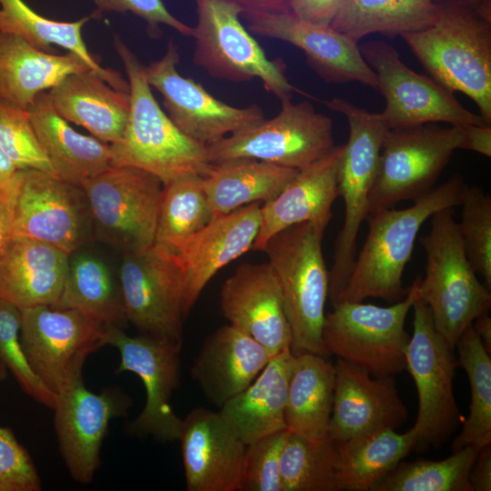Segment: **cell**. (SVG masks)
<instances>
[{"label":"cell","mask_w":491,"mask_h":491,"mask_svg":"<svg viewBox=\"0 0 491 491\" xmlns=\"http://www.w3.org/2000/svg\"><path fill=\"white\" fill-rule=\"evenodd\" d=\"M466 185L456 174L408 207L370 215L366 242L336 303L363 302L368 297L392 304L402 300L408 292L402 285L403 273L420 228L435 213L460 205Z\"/></svg>","instance_id":"1"},{"label":"cell","mask_w":491,"mask_h":491,"mask_svg":"<svg viewBox=\"0 0 491 491\" xmlns=\"http://www.w3.org/2000/svg\"><path fill=\"white\" fill-rule=\"evenodd\" d=\"M436 5L429 26L401 37L431 78L468 96L491 125V19L462 5Z\"/></svg>","instance_id":"2"},{"label":"cell","mask_w":491,"mask_h":491,"mask_svg":"<svg viewBox=\"0 0 491 491\" xmlns=\"http://www.w3.org/2000/svg\"><path fill=\"white\" fill-rule=\"evenodd\" d=\"M114 45L128 77L130 110L121 137L110 144L111 165L145 170L163 185L185 175H205L212 165L206 146L185 135L164 113L135 54L117 36Z\"/></svg>","instance_id":"3"},{"label":"cell","mask_w":491,"mask_h":491,"mask_svg":"<svg viewBox=\"0 0 491 491\" xmlns=\"http://www.w3.org/2000/svg\"><path fill=\"white\" fill-rule=\"evenodd\" d=\"M328 224H296L270 237L262 249L281 287L295 356L310 353L330 356L323 343L329 271L322 240Z\"/></svg>","instance_id":"4"},{"label":"cell","mask_w":491,"mask_h":491,"mask_svg":"<svg viewBox=\"0 0 491 491\" xmlns=\"http://www.w3.org/2000/svg\"><path fill=\"white\" fill-rule=\"evenodd\" d=\"M430 218V231L419 240L426 266L425 277H418V298L428 306L437 333L455 349L465 329L489 312L491 293L466 257L454 208Z\"/></svg>","instance_id":"5"},{"label":"cell","mask_w":491,"mask_h":491,"mask_svg":"<svg viewBox=\"0 0 491 491\" xmlns=\"http://www.w3.org/2000/svg\"><path fill=\"white\" fill-rule=\"evenodd\" d=\"M326 105L344 115L349 135L339 162L337 191L345 203V220L336 239L329 270L328 298L332 306L344 290L356 257V238L368 216L369 199L379 163L384 136L388 128L380 113H372L339 97Z\"/></svg>","instance_id":"6"},{"label":"cell","mask_w":491,"mask_h":491,"mask_svg":"<svg viewBox=\"0 0 491 491\" xmlns=\"http://www.w3.org/2000/svg\"><path fill=\"white\" fill-rule=\"evenodd\" d=\"M418 296L417 277L406 296L389 306L336 303L333 311L325 316L326 350L330 356L358 366L374 376H396L405 371L410 338L405 322Z\"/></svg>","instance_id":"7"},{"label":"cell","mask_w":491,"mask_h":491,"mask_svg":"<svg viewBox=\"0 0 491 491\" xmlns=\"http://www.w3.org/2000/svg\"><path fill=\"white\" fill-rule=\"evenodd\" d=\"M12 235L51 245L67 255L94 238L89 203L82 186L38 169H18L2 189Z\"/></svg>","instance_id":"8"},{"label":"cell","mask_w":491,"mask_h":491,"mask_svg":"<svg viewBox=\"0 0 491 491\" xmlns=\"http://www.w3.org/2000/svg\"><path fill=\"white\" fill-rule=\"evenodd\" d=\"M193 62L214 78L232 82L261 80L280 101L297 92L286 76L281 60L268 59L243 25L240 7L231 0H194Z\"/></svg>","instance_id":"9"},{"label":"cell","mask_w":491,"mask_h":491,"mask_svg":"<svg viewBox=\"0 0 491 491\" xmlns=\"http://www.w3.org/2000/svg\"><path fill=\"white\" fill-rule=\"evenodd\" d=\"M87 197L94 238L123 255L153 246L163 183L152 173L110 165L82 184Z\"/></svg>","instance_id":"10"},{"label":"cell","mask_w":491,"mask_h":491,"mask_svg":"<svg viewBox=\"0 0 491 491\" xmlns=\"http://www.w3.org/2000/svg\"><path fill=\"white\" fill-rule=\"evenodd\" d=\"M463 142L464 133L456 125L425 124L388 129L370 194L368 216L428 193L455 150L462 149Z\"/></svg>","instance_id":"11"},{"label":"cell","mask_w":491,"mask_h":491,"mask_svg":"<svg viewBox=\"0 0 491 491\" xmlns=\"http://www.w3.org/2000/svg\"><path fill=\"white\" fill-rule=\"evenodd\" d=\"M336 146L332 119L308 101L281 100L278 114L208 145L210 163L247 157L302 169Z\"/></svg>","instance_id":"12"},{"label":"cell","mask_w":491,"mask_h":491,"mask_svg":"<svg viewBox=\"0 0 491 491\" xmlns=\"http://www.w3.org/2000/svg\"><path fill=\"white\" fill-rule=\"evenodd\" d=\"M414 309L413 334L406 353V370L418 396L416 420L411 428L414 449L439 448L456 431L461 415L453 391L457 358L434 326L428 306L419 298Z\"/></svg>","instance_id":"13"},{"label":"cell","mask_w":491,"mask_h":491,"mask_svg":"<svg viewBox=\"0 0 491 491\" xmlns=\"http://www.w3.org/2000/svg\"><path fill=\"white\" fill-rule=\"evenodd\" d=\"M26 359L55 395L82 378L87 356L105 346V326L74 310L39 306L21 310Z\"/></svg>","instance_id":"14"},{"label":"cell","mask_w":491,"mask_h":491,"mask_svg":"<svg viewBox=\"0 0 491 491\" xmlns=\"http://www.w3.org/2000/svg\"><path fill=\"white\" fill-rule=\"evenodd\" d=\"M359 49L376 76L386 102L380 115L388 129L438 122L456 126L488 125L464 107L454 93L406 65L390 44L374 40Z\"/></svg>","instance_id":"15"},{"label":"cell","mask_w":491,"mask_h":491,"mask_svg":"<svg viewBox=\"0 0 491 491\" xmlns=\"http://www.w3.org/2000/svg\"><path fill=\"white\" fill-rule=\"evenodd\" d=\"M118 280L128 322L141 335L182 346L184 277L177 258L153 246L125 254Z\"/></svg>","instance_id":"16"},{"label":"cell","mask_w":491,"mask_h":491,"mask_svg":"<svg viewBox=\"0 0 491 491\" xmlns=\"http://www.w3.org/2000/svg\"><path fill=\"white\" fill-rule=\"evenodd\" d=\"M179 59L178 47L170 40L165 55L145 66V75L148 85L162 95L168 117L185 135L206 146L265 119L259 105H227L180 75Z\"/></svg>","instance_id":"17"},{"label":"cell","mask_w":491,"mask_h":491,"mask_svg":"<svg viewBox=\"0 0 491 491\" xmlns=\"http://www.w3.org/2000/svg\"><path fill=\"white\" fill-rule=\"evenodd\" d=\"M105 343L117 348V372L135 374L143 382L146 399L139 416L127 426L135 436H151L156 440H178L182 419L169 401L181 379L182 346L139 335L130 336L119 327L105 326Z\"/></svg>","instance_id":"18"},{"label":"cell","mask_w":491,"mask_h":491,"mask_svg":"<svg viewBox=\"0 0 491 491\" xmlns=\"http://www.w3.org/2000/svg\"><path fill=\"white\" fill-rule=\"evenodd\" d=\"M131 404L130 397L118 388H106L100 394L88 390L83 377L57 395L55 434L61 456L76 482L93 480L109 423L126 416Z\"/></svg>","instance_id":"19"},{"label":"cell","mask_w":491,"mask_h":491,"mask_svg":"<svg viewBox=\"0 0 491 491\" xmlns=\"http://www.w3.org/2000/svg\"><path fill=\"white\" fill-rule=\"evenodd\" d=\"M241 17L250 32L300 48L307 63L326 83L356 81L377 89L374 71L357 43L330 25L313 24L290 14L246 12Z\"/></svg>","instance_id":"20"},{"label":"cell","mask_w":491,"mask_h":491,"mask_svg":"<svg viewBox=\"0 0 491 491\" xmlns=\"http://www.w3.org/2000/svg\"><path fill=\"white\" fill-rule=\"evenodd\" d=\"M329 438L336 443L406 423L408 410L398 395L395 376H374L336 358Z\"/></svg>","instance_id":"21"},{"label":"cell","mask_w":491,"mask_h":491,"mask_svg":"<svg viewBox=\"0 0 491 491\" xmlns=\"http://www.w3.org/2000/svg\"><path fill=\"white\" fill-rule=\"evenodd\" d=\"M220 306L230 325L256 340L272 357L291 350L282 291L269 263L240 265L221 288Z\"/></svg>","instance_id":"22"},{"label":"cell","mask_w":491,"mask_h":491,"mask_svg":"<svg viewBox=\"0 0 491 491\" xmlns=\"http://www.w3.org/2000/svg\"><path fill=\"white\" fill-rule=\"evenodd\" d=\"M178 440L187 491L239 490L246 446L218 412L192 410Z\"/></svg>","instance_id":"23"},{"label":"cell","mask_w":491,"mask_h":491,"mask_svg":"<svg viewBox=\"0 0 491 491\" xmlns=\"http://www.w3.org/2000/svg\"><path fill=\"white\" fill-rule=\"evenodd\" d=\"M260 208L261 203L256 202L213 218L184 244L176 256L184 277V318L211 278L252 249L259 230Z\"/></svg>","instance_id":"24"},{"label":"cell","mask_w":491,"mask_h":491,"mask_svg":"<svg viewBox=\"0 0 491 491\" xmlns=\"http://www.w3.org/2000/svg\"><path fill=\"white\" fill-rule=\"evenodd\" d=\"M344 145L299 169L295 177L273 200L260 208V225L251 250L264 248L278 232L302 222L329 223L332 205L338 196L337 171Z\"/></svg>","instance_id":"25"},{"label":"cell","mask_w":491,"mask_h":491,"mask_svg":"<svg viewBox=\"0 0 491 491\" xmlns=\"http://www.w3.org/2000/svg\"><path fill=\"white\" fill-rule=\"evenodd\" d=\"M271 357L256 340L229 324L205 340L191 376L206 398L222 406L246 388Z\"/></svg>","instance_id":"26"},{"label":"cell","mask_w":491,"mask_h":491,"mask_svg":"<svg viewBox=\"0 0 491 491\" xmlns=\"http://www.w3.org/2000/svg\"><path fill=\"white\" fill-rule=\"evenodd\" d=\"M69 255L48 245L12 235L0 258V298L20 310L54 306L66 277Z\"/></svg>","instance_id":"27"},{"label":"cell","mask_w":491,"mask_h":491,"mask_svg":"<svg viewBox=\"0 0 491 491\" xmlns=\"http://www.w3.org/2000/svg\"><path fill=\"white\" fill-rule=\"evenodd\" d=\"M26 111L56 177L82 186L111 165L110 145L72 128L56 112L46 92L38 94Z\"/></svg>","instance_id":"28"},{"label":"cell","mask_w":491,"mask_h":491,"mask_svg":"<svg viewBox=\"0 0 491 491\" xmlns=\"http://www.w3.org/2000/svg\"><path fill=\"white\" fill-rule=\"evenodd\" d=\"M295 355L285 350L269 360L256 379L218 412L247 446L285 431V411Z\"/></svg>","instance_id":"29"},{"label":"cell","mask_w":491,"mask_h":491,"mask_svg":"<svg viewBox=\"0 0 491 491\" xmlns=\"http://www.w3.org/2000/svg\"><path fill=\"white\" fill-rule=\"evenodd\" d=\"M56 112L104 143L121 137L130 110L129 91L111 87L93 69L67 75L47 93Z\"/></svg>","instance_id":"30"},{"label":"cell","mask_w":491,"mask_h":491,"mask_svg":"<svg viewBox=\"0 0 491 491\" xmlns=\"http://www.w3.org/2000/svg\"><path fill=\"white\" fill-rule=\"evenodd\" d=\"M92 69L79 55L41 51L22 37L0 32V98L25 109L67 75Z\"/></svg>","instance_id":"31"},{"label":"cell","mask_w":491,"mask_h":491,"mask_svg":"<svg viewBox=\"0 0 491 491\" xmlns=\"http://www.w3.org/2000/svg\"><path fill=\"white\" fill-rule=\"evenodd\" d=\"M334 386L335 366L329 357L295 356L285 411L286 431L316 445L330 439Z\"/></svg>","instance_id":"32"},{"label":"cell","mask_w":491,"mask_h":491,"mask_svg":"<svg viewBox=\"0 0 491 491\" xmlns=\"http://www.w3.org/2000/svg\"><path fill=\"white\" fill-rule=\"evenodd\" d=\"M297 171L247 157L212 164L202 179L213 218L243 205L273 200Z\"/></svg>","instance_id":"33"},{"label":"cell","mask_w":491,"mask_h":491,"mask_svg":"<svg viewBox=\"0 0 491 491\" xmlns=\"http://www.w3.org/2000/svg\"><path fill=\"white\" fill-rule=\"evenodd\" d=\"M52 306L79 311L105 326L124 329L128 322L119 280L102 258L88 252L69 255L63 289Z\"/></svg>","instance_id":"34"},{"label":"cell","mask_w":491,"mask_h":491,"mask_svg":"<svg viewBox=\"0 0 491 491\" xmlns=\"http://www.w3.org/2000/svg\"><path fill=\"white\" fill-rule=\"evenodd\" d=\"M415 444L411 428L403 434L393 429L378 430L336 443L338 490L371 491L414 450Z\"/></svg>","instance_id":"35"},{"label":"cell","mask_w":491,"mask_h":491,"mask_svg":"<svg viewBox=\"0 0 491 491\" xmlns=\"http://www.w3.org/2000/svg\"><path fill=\"white\" fill-rule=\"evenodd\" d=\"M90 17L61 22L42 16L23 0H0V32L16 35L34 47L54 54L52 45L79 55L109 85L129 91V84L117 72L104 69L87 50L82 29Z\"/></svg>","instance_id":"36"},{"label":"cell","mask_w":491,"mask_h":491,"mask_svg":"<svg viewBox=\"0 0 491 491\" xmlns=\"http://www.w3.org/2000/svg\"><path fill=\"white\" fill-rule=\"evenodd\" d=\"M436 11L433 0H342L330 26L357 43L373 34L395 37L422 30Z\"/></svg>","instance_id":"37"},{"label":"cell","mask_w":491,"mask_h":491,"mask_svg":"<svg viewBox=\"0 0 491 491\" xmlns=\"http://www.w3.org/2000/svg\"><path fill=\"white\" fill-rule=\"evenodd\" d=\"M213 219L202 175L163 185L153 247L176 257L184 244Z\"/></svg>","instance_id":"38"},{"label":"cell","mask_w":491,"mask_h":491,"mask_svg":"<svg viewBox=\"0 0 491 491\" xmlns=\"http://www.w3.org/2000/svg\"><path fill=\"white\" fill-rule=\"evenodd\" d=\"M458 366L466 371L471 399L468 416L452 443V451L473 446L491 445V355L486 350L472 324L459 337Z\"/></svg>","instance_id":"39"},{"label":"cell","mask_w":491,"mask_h":491,"mask_svg":"<svg viewBox=\"0 0 491 491\" xmlns=\"http://www.w3.org/2000/svg\"><path fill=\"white\" fill-rule=\"evenodd\" d=\"M478 450L468 446L443 460L400 461L371 491H473L468 477Z\"/></svg>","instance_id":"40"},{"label":"cell","mask_w":491,"mask_h":491,"mask_svg":"<svg viewBox=\"0 0 491 491\" xmlns=\"http://www.w3.org/2000/svg\"><path fill=\"white\" fill-rule=\"evenodd\" d=\"M336 443L316 445L286 433L280 459L284 491H339L336 481Z\"/></svg>","instance_id":"41"},{"label":"cell","mask_w":491,"mask_h":491,"mask_svg":"<svg viewBox=\"0 0 491 491\" xmlns=\"http://www.w3.org/2000/svg\"><path fill=\"white\" fill-rule=\"evenodd\" d=\"M458 224L468 261L491 289V196L478 185L465 186Z\"/></svg>","instance_id":"42"},{"label":"cell","mask_w":491,"mask_h":491,"mask_svg":"<svg viewBox=\"0 0 491 491\" xmlns=\"http://www.w3.org/2000/svg\"><path fill=\"white\" fill-rule=\"evenodd\" d=\"M20 330L21 310L0 298V361L26 395L54 409L57 395L50 391L31 368L21 344Z\"/></svg>","instance_id":"43"},{"label":"cell","mask_w":491,"mask_h":491,"mask_svg":"<svg viewBox=\"0 0 491 491\" xmlns=\"http://www.w3.org/2000/svg\"><path fill=\"white\" fill-rule=\"evenodd\" d=\"M0 149L17 169L53 174L25 109L0 98Z\"/></svg>","instance_id":"44"},{"label":"cell","mask_w":491,"mask_h":491,"mask_svg":"<svg viewBox=\"0 0 491 491\" xmlns=\"http://www.w3.org/2000/svg\"><path fill=\"white\" fill-rule=\"evenodd\" d=\"M286 433L277 432L246 446L238 491H284L280 459Z\"/></svg>","instance_id":"45"},{"label":"cell","mask_w":491,"mask_h":491,"mask_svg":"<svg viewBox=\"0 0 491 491\" xmlns=\"http://www.w3.org/2000/svg\"><path fill=\"white\" fill-rule=\"evenodd\" d=\"M40 489V476L29 453L10 428L0 426V491Z\"/></svg>","instance_id":"46"},{"label":"cell","mask_w":491,"mask_h":491,"mask_svg":"<svg viewBox=\"0 0 491 491\" xmlns=\"http://www.w3.org/2000/svg\"><path fill=\"white\" fill-rule=\"evenodd\" d=\"M98 11L126 13L131 12L147 24L151 35L161 34L160 25H165L179 34L191 36L193 27L175 17L165 6L162 0H91Z\"/></svg>","instance_id":"47"},{"label":"cell","mask_w":491,"mask_h":491,"mask_svg":"<svg viewBox=\"0 0 491 491\" xmlns=\"http://www.w3.org/2000/svg\"><path fill=\"white\" fill-rule=\"evenodd\" d=\"M342 0H286L287 13L302 20L330 25Z\"/></svg>","instance_id":"48"},{"label":"cell","mask_w":491,"mask_h":491,"mask_svg":"<svg viewBox=\"0 0 491 491\" xmlns=\"http://www.w3.org/2000/svg\"><path fill=\"white\" fill-rule=\"evenodd\" d=\"M468 480L473 491L491 490V445L478 450Z\"/></svg>","instance_id":"49"},{"label":"cell","mask_w":491,"mask_h":491,"mask_svg":"<svg viewBox=\"0 0 491 491\" xmlns=\"http://www.w3.org/2000/svg\"><path fill=\"white\" fill-rule=\"evenodd\" d=\"M460 127L464 133L462 149L491 156V125H464Z\"/></svg>","instance_id":"50"},{"label":"cell","mask_w":491,"mask_h":491,"mask_svg":"<svg viewBox=\"0 0 491 491\" xmlns=\"http://www.w3.org/2000/svg\"><path fill=\"white\" fill-rule=\"evenodd\" d=\"M12 236L11 215L8 205L3 198L0 201V258Z\"/></svg>","instance_id":"51"},{"label":"cell","mask_w":491,"mask_h":491,"mask_svg":"<svg viewBox=\"0 0 491 491\" xmlns=\"http://www.w3.org/2000/svg\"><path fill=\"white\" fill-rule=\"evenodd\" d=\"M472 326L481 339L486 350L491 355V318L488 312L478 316Z\"/></svg>","instance_id":"52"},{"label":"cell","mask_w":491,"mask_h":491,"mask_svg":"<svg viewBox=\"0 0 491 491\" xmlns=\"http://www.w3.org/2000/svg\"><path fill=\"white\" fill-rule=\"evenodd\" d=\"M435 4L454 3L467 6L491 19V0H433Z\"/></svg>","instance_id":"53"},{"label":"cell","mask_w":491,"mask_h":491,"mask_svg":"<svg viewBox=\"0 0 491 491\" xmlns=\"http://www.w3.org/2000/svg\"><path fill=\"white\" fill-rule=\"evenodd\" d=\"M17 170L10 158L0 149V190L9 183Z\"/></svg>","instance_id":"54"},{"label":"cell","mask_w":491,"mask_h":491,"mask_svg":"<svg viewBox=\"0 0 491 491\" xmlns=\"http://www.w3.org/2000/svg\"><path fill=\"white\" fill-rule=\"evenodd\" d=\"M7 371L6 366L0 361V383L7 377Z\"/></svg>","instance_id":"55"},{"label":"cell","mask_w":491,"mask_h":491,"mask_svg":"<svg viewBox=\"0 0 491 491\" xmlns=\"http://www.w3.org/2000/svg\"><path fill=\"white\" fill-rule=\"evenodd\" d=\"M3 198V190H0V201L2 200Z\"/></svg>","instance_id":"56"}]
</instances>
